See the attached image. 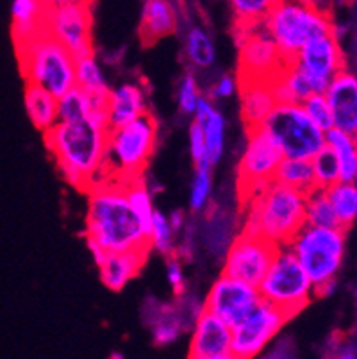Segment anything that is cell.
<instances>
[{
  "label": "cell",
  "mask_w": 357,
  "mask_h": 359,
  "mask_svg": "<svg viewBox=\"0 0 357 359\" xmlns=\"http://www.w3.org/2000/svg\"><path fill=\"white\" fill-rule=\"evenodd\" d=\"M86 194V240L95 261L106 252L150 250L149 236L127 198L126 182L102 181Z\"/></svg>",
  "instance_id": "obj_1"
},
{
  "label": "cell",
  "mask_w": 357,
  "mask_h": 359,
  "mask_svg": "<svg viewBox=\"0 0 357 359\" xmlns=\"http://www.w3.org/2000/svg\"><path fill=\"white\" fill-rule=\"evenodd\" d=\"M45 143L58 163L65 181L79 190L88 191L104 181L109 122L102 116L83 120H59L43 133Z\"/></svg>",
  "instance_id": "obj_2"
},
{
  "label": "cell",
  "mask_w": 357,
  "mask_h": 359,
  "mask_svg": "<svg viewBox=\"0 0 357 359\" xmlns=\"http://www.w3.org/2000/svg\"><path fill=\"white\" fill-rule=\"evenodd\" d=\"M243 231L275 245H288L306 225V194L279 181L245 198Z\"/></svg>",
  "instance_id": "obj_3"
},
{
  "label": "cell",
  "mask_w": 357,
  "mask_h": 359,
  "mask_svg": "<svg viewBox=\"0 0 357 359\" xmlns=\"http://www.w3.org/2000/svg\"><path fill=\"white\" fill-rule=\"evenodd\" d=\"M345 229L306 224L290 241V249L314 285V295H329L345 257Z\"/></svg>",
  "instance_id": "obj_4"
},
{
  "label": "cell",
  "mask_w": 357,
  "mask_h": 359,
  "mask_svg": "<svg viewBox=\"0 0 357 359\" xmlns=\"http://www.w3.org/2000/svg\"><path fill=\"white\" fill-rule=\"evenodd\" d=\"M157 142V123L147 115L126 123L109 127L107 135L104 181L127 182L142 177Z\"/></svg>",
  "instance_id": "obj_5"
},
{
  "label": "cell",
  "mask_w": 357,
  "mask_h": 359,
  "mask_svg": "<svg viewBox=\"0 0 357 359\" xmlns=\"http://www.w3.org/2000/svg\"><path fill=\"white\" fill-rule=\"evenodd\" d=\"M20 70L27 83L38 84L52 95L63 97L75 88V57L45 29L36 38L15 45Z\"/></svg>",
  "instance_id": "obj_6"
},
{
  "label": "cell",
  "mask_w": 357,
  "mask_h": 359,
  "mask_svg": "<svg viewBox=\"0 0 357 359\" xmlns=\"http://www.w3.org/2000/svg\"><path fill=\"white\" fill-rule=\"evenodd\" d=\"M263 24L286 61L311 40L336 31L327 11L311 0H281Z\"/></svg>",
  "instance_id": "obj_7"
},
{
  "label": "cell",
  "mask_w": 357,
  "mask_h": 359,
  "mask_svg": "<svg viewBox=\"0 0 357 359\" xmlns=\"http://www.w3.org/2000/svg\"><path fill=\"white\" fill-rule=\"evenodd\" d=\"M261 299L277 306L288 318L299 315L314 297V285L290 245H279L270 269L257 286Z\"/></svg>",
  "instance_id": "obj_8"
},
{
  "label": "cell",
  "mask_w": 357,
  "mask_h": 359,
  "mask_svg": "<svg viewBox=\"0 0 357 359\" xmlns=\"http://www.w3.org/2000/svg\"><path fill=\"white\" fill-rule=\"evenodd\" d=\"M288 158L311 159L325 147V133L313 123L302 104L279 102L264 122Z\"/></svg>",
  "instance_id": "obj_9"
},
{
  "label": "cell",
  "mask_w": 357,
  "mask_h": 359,
  "mask_svg": "<svg viewBox=\"0 0 357 359\" xmlns=\"http://www.w3.org/2000/svg\"><path fill=\"white\" fill-rule=\"evenodd\" d=\"M283 159V149L267 127L260 126L248 129L247 143L238 165V191L241 198L245 201L264 188L268 182L275 181V174Z\"/></svg>",
  "instance_id": "obj_10"
},
{
  "label": "cell",
  "mask_w": 357,
  "mask_h": 359,
  "mask_svg": "<svg viewBox=\"0 0 357 359\" xmlns=\"http://www.w3.org/2000/svg\"><path fill=\"white\" fill-rule=\"evenodd\" d=\"M240 47V81H271L286 65L279 47L268 34L263 22L238 24Z\"/></svg>",
  "instance_id": "obj_11"
},
{
  "label": "cell",
  "mask_w": 357,
  "mask_h": 359,
  "mask_svg": "<svg viewBox=\"0 0 357 359\" xmlns=\"http://www.w3.org/2000/svg\"><path fill=\"white\" fill-rule=\"evenodd\" d=\"M286 313L261 299L241 322L232 325V355L252 359L263 354L288 322Z\"/></svg>",
  "instance_id": "obj_12"
},
{
  "label": "cell",
  "mask_w": 357,
  "mask_h": 359,
  "mask_svg": "<svg viewBox=\"0 0 357 359\" xmlns=\"http://www.w3.org/2000/svg\"><path fill=\"white\" fill-rule=\"evenodd\" d=\"M290 61L306 75L314 93H323L346 63L336 31L311 40Z\"/></svg>",
  "instance_id": "obj_13"
},
{
  "label": "cell",
  "mask_w": 357,
  "mask_h": 359,
  "mask_svg": "<svg viewBox=\"0 0 357 359\" xmlns=\"http://www.w3.org/2000/svg\"><path fill=\"white\" fill-rule=\"evenodd\" d=\"M279 245L271 243L257 234L241 231L229 245L224 259V272L252 286H260Z\"/></svg>",
  "instance_id": "obj_14"
},
{
  "label": "cell",
  "mask_w": 357,
  "mask_h": 359,
  "mask_svg": "<svg viewBox=\"0 0 357 359\" xmlns=\"http://www.w3.org/2000/svg\"><path fill=\"white\" fill-rule=\"evenodd\" d=\"M260 300L261 293L257 286L222 273L206 295L204 309L220 316L229 325H236L257 306Z\"/></svg>",
  "instance_id": "obj_15"
},
{
  "label": "cell",
  "mask_w": 357,
  "mask_h": 359,
  "mask_svg": "<svg viewBox=\"0 0 357 359\" xmlns=\"http://www.w3.org/2000/svg\"><path fill=\"white\" fill-rule=\"evenodd\" d=\"M45 29L75 57L93 52L90 4H63L48 8Z\"/></svg>",
  "instance_id": "obj_16"
},
{
  "label": "cell",
  "mask_w": 357,
  "mask_h": 359,
  "mask_svg": "<svg viewBox=\"0 0 357 359\" xmlns=\"http://www.w3.org/2000/svg\"><path fill=\"white\" fill-rule=\"evenodd\" d=\"M188 358L234 359L232 355V325H229L215 313L202 309L191 327Z\"/></svg>",
  "instance_id": "obj_17"
},
{
  "label": "cell",
  "mask_w": 357,
  "mask_h": 359,
  "mask_svg": "<svg viewBox=\"0 0 357 359\" xmlns=\"http://www.w3.org/2000/svg\"><path fill=\"white\" fill-rule=\"evenodd\" d=\"M323 93L332 109L334 127L357 136V75L343 68Z\"/></svg>",
  "instance_id": "obj_18"
},
{
  "label": "cell",
  "mask_w": 357,
  "mask_h": 359,
  "mask_svg": "<svg viewBox=\"0 0 357 359\" xmlns=\"http://www.w3.org/2000/svg\"><path fill=\"white\" fill-rule=\"evenodd\" d=\"M149 250H118V252H106L98 257L95 263L98 266L100 280L111 292H120L127 286V283L140 273L145 264Z\"/></svg>",
  "instance_id": "obj_19"
},
{
  "label": "cell",
  "mask_w": 357,
  "mask_h": 359,
  "mask_svg": "<svg viewBox=\"0 0 357 359\" xmlns=\"http://www.w3.org/2000/svg\"><path fill=\"white\" fill-rule=\"evenodd\" d=\"M145 90L137 83H126L109 90L107 95V122L109 127L126 126L147 115Z\"/></svg>",
  "instance_id": "obj_20"
},
{
  "label": "cell",
  "mask_w": 357,
  "mask_h": 359,
  "mask_svg": "<svg viewBox=\"0 0 357 359\" xmlns=\"http://www.w3.org/2000/svg\"><path fill=\"white\" fill-rule=\"evenodd\" d=\"M241 116L248 129L264 126L277 106L270 81H240Z\"/></svg>",
  "instance_id": "obj_21"
},
{
  "label": "cell",
  "mask_w": 357,
  "mask_h": 359,
  "mask_svg": "<svg viewBox=\"0 0 357 359\" xmlns=\"http://www.w3.org/2000/svg\"><path fill=\"white\" fill-rule=\"evenodd\" d=\"M198 126L202 127L208 143L209 161L215 166L220 161L225 152V138H227V123H225L224 115L216 109L211 97H202L198 106H196L195 115H193Z\"/></svg>",
  "instance_id": "obj_22"
},
{
  "label": "cell",
  "mask_w": 357,
  "mask_h": 359,
  "mask_svg": "<svg viewBox=\"0 0 357 359\" xmlns=\"http://www.w3.org/2000/svg\"><path fill=\"white\" fill-rule=\"evenodd\" d=\"M48 6L43 0H13L11 20L15 45L32 40L45 31Z\"/></svg>",
  "instance_id": "obj_23"
},
{
  "label": "cell",
  "mask_w": 357,
  "mask_h": 359,
  "mask_svg": "<svg viewBox=\"0 0 357 359\" xmlns=\"http://www.w3.org/2000/svg\"><path fill=\"white\" fill-rule=\"evenodd\" d=\"M177 31V13L170 0H145L142 11V34L145 43L166 38Z\"/></svg>",
  "instance_id": "obj_24"
},
{
  "label": "cell",
  "mask_w": 357,
  "mask_h": 359,
  "mask_svg": "<svg viewBox=\"0 0 357 359\" xmlns=\"http://www.w3.org/2000/svg\"><path fill=\"white\" fill-rule=\"evenodd\" d=\"M25 113L32 126L41 133L50 130L59 122L58 97L38 84L27 83L24 91Z\"/></svg>",
  "instance_id": "obj_25"
},
{
  "label": "cell",
  "mask_w": 357,
  "mask_h": 359,
  "mask_svg": "<svg viewBox=\"0 0 357 359\" xmlns=\"http://www.w3.org/2000/svg\"><path fill=\"white\" fill-rule=\"evenodd\" d=\"M274 88L277 102H297L302 104L311 93H314L313 86L307 81L306 75L295 67L291 61H286L283 70L270 81Z\"/></svg>",
  "instance_id": "obj_26"
},
{
  "label": "cell",
  "mask_w": 357,
  "mask_h": 359,
  "mask_svg": "<svg viewBox=\"0 0 357 359\" xmlns=\"http://www.w3.org/2000/svg\"><path fill=\"white\" fill-rule=\"evenodd\" d=\"M325 147L338 161L339 179L353 181L357 175V136L332 127L325 133Z\"/></svg>",
  "instance_id": "obj_27"
},
{
  "label": "cell",
  "mask_w": 357,
  "mask_h": 359,
  "mask_svg": "<svg viewBox=\"0 0 357 359\" xmlns=\"http://www.w3.org/2000/svg\"><path fill=\"white\" fill-rule=\"evenodd\" d=\"M184 54L195 70H209L215 67L216 47L211 34L201 25H191L184 36Z\"/></svg>",
  "instance_id": "obj_28"
},
{
  "label": "cell",
  "mask_w": 357,
  "mask_h": 359,
  "mask_svg": "<svg viewBox=\"0 0 357 359\" xmlns=\"http://www.w3.org/2000/svg\"><path fill=\"white\" fill-rule=\"evenodd\" d=\"M275 181L291 186V188L304 191V194H309L311 190L316 188L313 165H311V159L306 158H288V156H284L279 168H277V174H275Z\"/></svg>",
  "instance_id": "obj_29"
},
{
  "label": "cell",
  "mask_w": 357,
  "mask_h": 359,
  "mask_svg": "<svg viewBox=\"0 0 357 359\" xmlns=\"http://www.w3.org/2000/svg\"><path fill=\"white\" fill-rule=\"evenodd\" d=\"M327 195L343 229H349L357 220V184L353 181L339 179L327 188Z\"/></svg>",
  "instance_id": "obj_30"
},
{
  "label": "cell",
  "mask_w": 357,
  "mask_h": 359,
  "mask_svg": "<svg viewBox=\"0 0 357 359\" xmlns=\"http://www.w3.org/2000/svg\"><path fill=\"white\" fill-rule=\"evenodd\" d=\"M75 86L88 93H107L109 86L93 52L75 60Z\"/></svg>",
  "instance_id": "obj_31"
},
{
  "label": "cell",
  "mask_w": 357,
  "mask_h": 359,
  "mask_svg": "<svg viewBox=\"0 0 357 359\" xmlns=\"http://www.w3.org/2000/svg\"><path fill=\"white\" fill-rule=\"evenodd\" d=\"M306 224L316 225V227H342L338 217L334 213L327 190L318 186L306 194Z\"/></svg>",
  "instance_id": "obj_32"
},
{
  "label": "cell",
  "mask_w": 357,
  "mask_h": 359,
  "mask_svg": "<svg viewBox=\"0 0 357 359\" xmlns=\"http://www.w3.org/2000/svg\"><path fill=\"white\" fill-rule=\"evenodd\" d=\"M126 191L129 204L133 211L136 213L137 220L142 222L143 229H145L147 236L150 234V227H152L154 215H156V208H154L152 191L149 186L142 181V177L133 179V181L126 182Z\"/></svg>",
  "instance_id": "obj_33"
},
{
  "label": "cell",
  "mask_w": 357,
  "mask_h": 359,
  "mask_svg": "<svg viewBox=\"0 0 357 359\" xmlns=\"http://www.w3.org/2000/svg\"><path fill=\"white\" fill-rule=\"evenodd\" d=\"M175 234L177 233L173 231L172 224H170V218L165 213L156 210L149 234L150 249L165 254V256H172L173 250H175Z\"/></svg>",
  "instance_id": "obj_34"
},
{
  "label": "cell",
  "mask_w": 357,
  "mask_h": 359,
  "mask_svg": "<svg viewBox=\"0 0 357 359\" xmlns=\"http://www.w3.org/2000/svg\"><path fill=\"white\" fill-rule=\"evenodd\" d=\"M238 24H260L281 0H229Z\"/></svg>",
  "instance_id": "obj_35"
},
{
  "label": "cell",
  "mask_w": 357,
  "mask_h": 359,
  "mask_svg": "<svg viewBox=\"0 0 357 359\" xmlns=\"http://www.w3.org/2000/svg\"><path fill=\"white\" fill-rule=\"evenodd\" d=\"M213 195V174L211 166H195L191 190H189V208L195 213L208 208Z\"/></svg>",
  "instance_id": "obj_36"
},
{
  "label": "cell",
  "mask_w": 357,
  "mask_h": 359,
  "mask_svg": "<svg viewBox=\"0 0 357 359\" xmlns=\"http://www.w3.org/2000/svg\"><path fill=\"white\" fill-rule=\"evenodd\" d=\"M311 165H313L314 181H316L318 188L327 190L329 186L339 181V165L327 147H323L311 158Z\"/></svg>",
  "instance_id": "obj_37"
},
{
  "label": "cell",
  "mask_w": 357,
  "mask_h": 359,
  "mask_svg": "<svg viewBox=\"0 0 357 359\" xmlns=\"http://www.w3.org/2000/svg\"><path fill=\"white\" fill-rule=\"evenodd\" d=\"M302 107L307 113V116L313 120L314 126L320 127L323 133L332 129V109H330V104L329 100H327L325 93H311V95L302 102Z\"/></svg>",
  "instance_id": "obj_38"
},
{
  "label": "cell",
  "mask_w": 357,
  "mask_h": 359,
  "mask_svg": "<svg viewBox=\"0 0 357 359\" xmlns=\"http://www.w3.org/2000/svg\"><path fill=\"white\" fill-rule=\"evenodd\" d=\"M202 99V91L198 86L195 74H186L177 88V106L179 111L186 116H193L196 111V106Z\"/></svg>",
  "instance_id": "obj_39"
},
{
  "label": "cell",
  "mask_w": 357,
  "mask_h": 359,
  "mask_svg": "<svg viewBox=\"0 0 357 359\" xmlns=\"http://www.w3.org/2000/svg\"><path fill=\"white\" fill-rule=\"evenodd\" d=\"M188 143H189V156H191L195 166H211L208 154V143H206L204 130L198 123L193 120L188 130Z\"/></svg>",
  "instance_id": "obj_40"
},
{
  "label": "cell",
  "mask_w": 357,
  "mask_h": 359,
  "mask_svg": "<svg viewBox=\"0 0 357 359\" xmlns=\"http://www.w3.org/2000/svg\"><path fill=\"white\" fill-rule=\"evenodd\" d=\"M236 93H240V77L238 75H220L211 86V99L215 100L231 99Z\"/></svg>",
  "instance_id": "obj_41"
},
{
  "label": "cell",
  "mask_w": 357,
  "mask_h": 359,
  "mask_svg": "<svg viewBox=\"0 0 357 359\" xmlns=\"http://www.w3.org/2000/svg\"><path fill=\"white\" fill-rule=\"evenodd\" d=\"M166 279H168V285L172 286L173 293L177 297L184 295V288H186V276H184V269H182V263L177 257H170L168 263H166Z\"/></svg>",
  "instance_id": "obj_42"
},
{
  "label": "cell",
  "mask_w": 357,
  "mask_h": 359,
  "mask_svg": "<svg viewBox=\"0 0 357 359\" xmlns=\"http://www.w3.org/2000/svg\"><path fill=\"white\" fill-rule=\"evenodd\" d=\"M168 218H170V224H172L173 231H175L177 234H181L186 227L184 213H182V211H173L172 215H168Z\"/></svg>",
  "instance_id": "obj_43"
},
{
  "label": "cell",
  "mask_w": 357,
  "mask_h": 359,
  "mask_svg": "<svg viewBox=\"0 0 357 359\" xmlns=\"http://www.w3.org/2000/svg\"><path fill=\"white\" fill-rule=\"evenodd\" d=\"M353 182H356V184H357V175H356V179H353Z\"/></svg>",
  "instance_id": "obj_44"
}]
</instances>
